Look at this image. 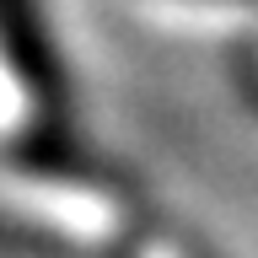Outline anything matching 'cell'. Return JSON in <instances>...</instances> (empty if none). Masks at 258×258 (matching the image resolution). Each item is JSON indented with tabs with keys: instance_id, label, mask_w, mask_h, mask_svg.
I'll use <instances>...</instances> for the list:
<instances>
[{
	"instance_id": "cell-1",
	"label": "cell",
	"mask_w": 258,
	"mask_h": 258,
	"mask_svg": "<svg viewBox=\"0 0 258 258\" xmlns=\"http://www.w3.org/2000/svg\"><path fill=\"white\" fill-rule=\"evenodd\" d=\"M0 48H6L11 70L22 76V86L32 97L59 102L64 76H59V59H54V43H48V27L38 16V0H0Z\"/></svg>"
}]
</instances>
